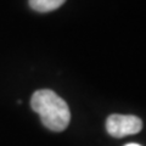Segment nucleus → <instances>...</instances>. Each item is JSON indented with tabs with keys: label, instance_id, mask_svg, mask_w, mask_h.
Wrapping results in <instances>:
<instances>
[{
	"label": "nucleus",
	"instance_id": "nucleus-3",
	"mask_svg": "<svg viewBox=\"0 0 146 146\" xmlns=\"http://www.w3.org/2000/svg\"><path fill=\"white\" fill-rule=\"evenodd\" d=\"M66 0H29V6L38 12H50L58 9Z\"/></svg>",
	"mask_w": 146,
	"mask_h": 146
},
{
	"label": "nucleus",
	"instance_id": "nucleus-2",
	"mask_svg": "<svg viewBox=\"0 0 146 146\" xmlns=\"http://www.w3.org/2000/svg\"><path fill=\"white\" fill-rule=\"evenodd\" d=\"M143 129V121L131 115H111L106 121V130L113 138L134 135Z\"/></svg>",
	"mask_w": 146,
	"mask_h": 146
},
{
	"label": "nucleus",
	"instance_id": "nucleus-4",
	"mask_svg": "<svg viewBox=\"0 0 146 146\" xmlns=\"http://www.w3.org/2000/svg\"><path fill=\"white\" fill-rule=\"evenodd\" d=\"M125 146H141V145H138V144H127Z\"/></svg>",
	"mask_w": 146,
	"mask_h": 146
},
{
	"label": "nucleus",
	"instance_id": "nucleus-1",
	"mask_svg": "<svg viewBox=\"0 0 146 146\" xmlns=\"http://www.w3.org/2000/svg\"><path fill=\"white\" fill-rule=\"evenodd\" d=\"M31 107L39 115L43 124L52 131L65 130L71 122L68 105L52 90H36L31 98Z\"/></svg>",
	"mask_w": 146,
	"mask_h": 146
}]
</instances>
